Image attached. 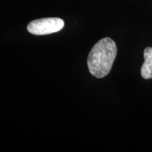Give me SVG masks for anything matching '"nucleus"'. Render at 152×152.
Here are the masks:
<instances>
[{
	"label": "nucleus",
	"mask_w": 152,
	"mask_h": 152,
	"mask_svg": "<svg viewBox=\"0 0 152 152\" xmlns=\"http://www.w3.org/2000/svg\"><path fill=\"white\" fill-rule=\"evenodd\" d=\"M116 55L115 42L109 37L102 39L92 47L87 58L90 73L96 78L104 77L111 71Z\"/></svg>",
	"instance_id": "f257e3e1"
},
{
	"label": "nucleus",
	"mask_w": 152,
	"mask_h": 152,
	"mask_svg": "<svg viewBox=\"0 0 152 152\" xmlns=\"http://www.w3.org/2000/svg\"><path fill=\"white\" fill-rule=\"evenodd\" d=\"M64 21L59 18H45L33 20L28 25V31L35 35H45L60 31Z\"/></svg>",
	"instance_id": "f03ea898"
},
{
	"label": "nucleus",
	"mask_w": 152,
	"mask_h": 152,
	"mask_svg": "<svg viewBox=\"0 0 152 152\" xmlns=\"http://www.w3.org/2000/svg\"><path fill=\"white\" fill-rule=\"evenodd\" d=\"M144 62L141 68V75L144 79H152V47H147L144 52Z\"/></svg>",
	"instance_id": "7ed1b4c3"
}]
</instances>
